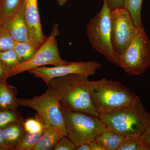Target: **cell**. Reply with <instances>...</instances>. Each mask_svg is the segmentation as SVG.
<instances>
[{"label": "cell", "mask_w": 150, "mask_h": 150, "mask_svg": "<svg viewBox=\"0 0 150 150\" xmlns=\"http://www.w3.org/2000/svg\"><path fill=\"white\" fill-rule=\"evenodd\" d=\"M25 16L28 27L29 40L39 48L47 37L43 34L38 6V0H24Z\"/></svg>", "instance_id": "cell-11"}, {"label": "cell", "mask_w": 150, "mask_h": 150, "mask_svg": "<svg viewBox=\"0 0 150 150\" xmlns=\"http://www.w3.org/2000/svg\"><path fill=\"white\" fill-rule=\"evenodd\" d=\"M0 150H6V149L5 148L0 147Z\"/></svg>", "instance_id": "cell-34"}, {"label": "cell", "mask_w": 150, "mask_h": 150, "mask_svg": "<svg viewBox=\"0 0 150 150\" xmlns=\"http://www.w3.org/2000/svg\"><path fill=\"white\" fill-rule=\"evenodd\" d=\"M18 121H24V120L17 110H0L1 128H4L11 123Z\"/></svg>", "instance_id": "cell-22"}, {"label": "cell", "mask_w": 150, "mask_h": 150, "mask_svg": "<svg viewBox=\"0 0 150 150\" xmlns=\"http://www.w3.org/2000/svg\"><path fill=\"white\" fill-rule=\"evenodd\" d=\"M125 137L119 132L106 128L98 135L96 142L101 145L105 150H118Z\"/></svg>", "instance_id": "cell-16"}, {"label": "cell", "mask_w": 150, "mask_h": 150, "mask_svg": "<svg viewBox=\"0 0 150 150\" xmlns=\"http://www.w3.org/2000/svg\"><path fill=\"white\" fill-rule=\"evenodd\" d=\"M69 1L70 0H57V1L59 3V5L63 6L65 4Z\"/></svg>", "instance_id": "cell-33"}, {"label": "cell", "mask_w": 150, "mask_h": 150, "mask_svg": "<svg viewBox=\"0 0 150 150\" xmlns=\"http://www.w3.org/2000/svg\"><path fill=\"white\" fill-rule=\"evenodd\" d=\"M47 85L57 92L66 108L99 117L92 100L88 77L79 74L69 75L54 78Z\"/></svg>", "instance_id": "cell-1"}, {"label": "cell", "mask_w": 150, "mask_h": 150, "mask_svg": "<svg viewBox=\"0 0 150 150\" xmlns=\"http://www.w3.org/2000/svg\"><path fill=\"white\" fill-rule=\"evenodd\" d=\"M8 78L7 69L0 62V82Z\"/></svg>", "instance_id": "cell-29"}, {"label": "cell", "mask_w": 150, "mask_h": 150, "mask_svg": "<svg viewBox=\"0 0 150 150\" xmlns=\"http://www.w3.org/2000/svg\"><path fill=\"white\" fill-rule=\"evenodd\" d=\"M0 147L5 148L6 150H11L6 143L2 129L0 127Z\"/></svg>", "instance_id": "cell-30"}, {"label": "cell", "mask_w": 150, "mask_h": 150, "mask_svg": "<svg viewBox=\"0 0 150 150\" xmlns=\"http://www.w3.org/2000/svg\"><path fill=\"white\" fill-rule=\"evenodd\" d=\"M59 33V26L56 23L53 26L50 36L47 37L46 41L31 58L8 70V78L46 65L57 66L67 64L69 62L63 60L59 54L56 40Z\"/></svg>", "instance_id": "cell-8"}, {"label": "cell", "mask_w": 150, "mask_h": 150, "mask_svg": "<svg viewBox=\"0 0 150 150\" xmlns=\"http://www.w3.org/2000/svg\"><path fill=\"white\" fill-rule=\"evenodd\" d=\"M112 46L119 56L130 45L137 31L129 11L123 7L110 11Z\"/></svg>", "instance_id": "cell-9"}, {"label": "cell", "mask_w": 150, "mask_h": 150, "mask_svg": "<svg viewBox=\"0 0 150 150\" xmlns=\"http://www.w3.org/2000/svg\"><path fill=\"white\" fill-rule=\"evenodd\" d=\"M89 145L90 150H105L104 148L96 142L88 143Z\"/></svg>", "instance_id": "cell-31"}, {"label": "cell", "mask_w": 150, "mask_h": 150, "mask_svg": "<svg viewBox=\"0 0 150 150\" xmlns=\"http://www.w3.org/2000/svg\"><path fill=\"white\" fill-rule=\"evenodd\" d=\"M141 138L150 150V123L141 135Z\"/></svg>", "instance_id": "cell-28"}, {"label": "cell", "mask_w": 150, "mask_h": 150, "mask_svg": "<svg viewBox=\"0 0 150 150\" xmlns=\"http://www.w3.org/2000/svg\"><path fill=\"white\" fill-rule=\"evenodd\" d=\"M43 131H44L37 133L26 132L24 137L15 150H33L42 137Z\"/></svg>", "instance_id": "cell-20"}, {"label": "cell", "mask_w": 150, "mask_h": 150, "mask_svg": "<svg viewBox=\"0 0 150 150\" xmlns=\"http://www.w3.org/2000/svg\"><path fill=\"white\" fill-rule=\"evenodd\" d=\"M101 67L97 61L69 62L67 64L53 67H40L28 72L40 78L47 84L54 78L71 74H79L88 78L93 75Z\"/></svg>", "instance_id": "cell-10"}, {"label": "cell", "mask_w": 150, "mask_h": 150, "mask_svg": "<svg viewBox=\"0 0 150 150\" xmlns=\"http://www.w3.org/2000/svg\"><path fill=\"white\" fill-rule=\"evenodd\" d=\"M4 20V16H3L1 9H0V29L2 27Z\"/></svg>", "instance_id": "cell-32"}, {"label": "cell", "mask_w": 150, "mask_h": 150, "mask_svg": "<svg viewBox=\"0 0 150 150\" xmlns=\"http://www.w3.org/2000/svg\"><path fill=\"white\" fill-rule=\"evenodd\" d=\"M2 28L10 34L15 42H25L29 40V30L25 16L23 2L16 13L4 19Z\"/></svg>", "instance_id": "cell-12"}, {"label": "cell", "mask_w": 150, "mask_h": 150, "mask_svg": "<svg viewBox=\"0 0 150 150\" xmlns=\"http://www.w3.org/2000/svg\"><path fill=\"white\" fill-rule=\"evenodd\" d=\"M15 41L6 30L0 29V51L13 49Z\"/></svg>", "instance_id": "cell-25"}, {"label": "cell", "mask_w": 150, "mask_h": 150, "mask_svg": "<svg viewBox=\"0 0 150 150\" xmlns=\"http://www.w3.org/2000/svg\"><path fill=\"white\" fill-rule=\"evenodd\" d=\"M76 146L67 136L62 137L52 148V150H76Z\"/></svg>", "instance_id": "cell-26"}, {"label": "cell", "mask_w": 150, "mask_h": 150, "mask_svg": "<svg viewBox=\"0 0 150 150\" xmlns=\"http://www.w3.org/2000/svg\"><path fill=\"white\" fill-rule=\"evenodd\" d=\"M24 0H0V9L4 18L9 17L16 13Z\"/></svg>", "instance_id": "cell-21"}, {"label": "cell", "mask_w": 150, "mask_h": 150, "mask_svg": "<svg viewBox=\"0 0 150 150\" xmlns=\"http://www.w3.org/2000/svg\"><path fill=\"white\" fill-rule=\"evenodd\" d=\"M111 10L114 8L123 7L124 0H105Z\"/></svg>", "instance_id": "cell-27"}, {"label": "cell", "mask_w": 150, "mask_h": 150, "mask_svg": "<svg viewBox=\"0 0 150 150\" xmlns=\"http://www.w3.org/2000/svg\"><path fill=\"white\" fill-rule=\"evenodd\" d=\"M0 62L5 66L8 70L21 63L13 48L0 51Z\"/></svg>", "instance_id": "cell-23"}, {"label": "cell", "mask_w": 150, "mask_h": 150, "mask_svg": "<svg viewBox=\"0 0 150 150\" xmlns=\"http://www.w3.org/2000/svg\"><path fill=\"white\" fill-rule=\"evenodd\" d=\"M143 0H124L123 7L129 11L131 19L137 28L143 27L142 8Z\"/></svg>", "instance_id": "cell-17"}, {"label": "cell", "mask_w": 150, "mask_h": 150, "mask_svg": "<svg viewBox=\"0 0 150 150\" xmlns=\"http://www.w3.org/2000/svg\"><path fill=\"white\" fill-rule=\"evenodd\" d=\"M110 11L103 0L102 9L87 23L86 32L93 48L109 62L121 67L119 56L113 48L111 40Z\"/></svg>", "instance_id": "cell-4"}, {"label": "cell", "mask_w": 150, "mask_h": 150, "mask_svg": "<svg viewBox=\"0 0 150 150\" xmlns=\"http://www.w3.org/2000/svg\"><path fill=\"white\" fill-rule=\"evenodd\" d=\"M48 86L46 92L40 96L30 99L18 98L19 105L35 110L37 112L35 115L44 125L57 128L67 136L63 104L57 92L51 87Z\"/></svg>", "instance_id": "cell-5"}, {"label": "cell", "mask_w": 150, "mask_h": 150, "mask_svg": "<svg viewBox=\"0 0 150 150\" xmlns=\"http://www.w3.org/2000/svg\"><path fill=\"white\" fill-rule=\"evenodd\" d=\"M16 88L8 84L7 79L0 82V110H17L19 106Z\"/></svg>", "instance_id": "cell-13"}, {"label": "cell", "mask_w": 150, "mask_h": 150, "mask_svg": "<svg viewBox=\"0 0 150 150\" xmlns=\"http://www.w3.org/2000/svg\"><path fill=\"white\" fill-rule=\"evenodd\" d=\"M90 87L93 103L99 114L130 104L139 97L123 84L105 78L90 81Z\"/></svg>", "instance_id": "cell-3"}, {"label": "cell", "mask_w": 150, "mask_h": 150, "mask_svg": "<svg viewBox=\"0 0 150 150\" xmlns=\"http://www.w3.org/2000/svg\"><path fill=\"white\" fill-rule=\"evenodd\" d=\"M23 122H14L2 128L6 143L11 150H15L26 133Z\"/></svg>", "instance_id": "cell-14"}, {"label": "cell", "mask_w": 150, "mask_h": 150, "mask_svg": "<svg viewBox=\"0 0 150 150\" xmlns=\"http://www.w3.org/2000/svg\"><path fill=\"white\" fill-rule=\"evenodd\" d=\"M13 49L22 63L31 58L38 48L29 40L25 42H15Z\"/></svg>", "instance_id": "cell-18"}, {"label": "cell", "mask_w": 150, "mask_h": 150, "mask_svg": "<svg viewBox=\"0 0 150 150\" xmlns=\"http://www.w3.org/2000/svg\"><path fill=\"white\" fill-rule=\"evenodd\" d=\"M63 108L67 137L76 146L96 142L98 135L106 128L99 117Z\"/></svg>", "instance_id": "cell-6"}, {"label": "cell", "mask_w": 150, "mask_h": 150, "mask_svg": "<svg viewBox=\"0 0 150 150\" xmlns=\"http://www.w3.org/2000/svg\"><path fill=\"white\" fill-rule=\"evenodd\" d=\"M106 128L125 136H141L150 123V113L138 97L134 102L99 114Z\"/></svg>", "instance_id": "cell-2"}, {"label": "cell", "mask_w": 150, "mask_h": 150, "mask_svg": "<svg viewBox=\"0 0 150 150\" xmlns=\"http://www.w3.org/2000/svg\"><path fill=\"white\" fill-rule=\"evenodd\" d=\"M118 56L121 68L130 76L142 75L149 68L150 39L144 26L137 28L130 45Z\"/></svg>", "instance_id": "cell-7"}, {"label": "cell", "mask_w": 150, "mask_h": 150, "mask_svg": "<svg viewBox=\"0 0 150 150\" xmlns=\"http://www.w3.org/2000/svg\"><path fill=\"white\" fill-rule=\"evenodd\" d=\"M118 150H150L141 136H126L121 141Z\"/></svg>", "instance_id": "cell-19"}, {"label": "cell", "mask_w": 150, "mask_h": 150, "mask_svg": "<svg viewBox=\"0 0 150 150\" xmlns=\"http://www.w3.org/2000/svg\"><path fill=\"white\" fill-rule=\"evenodd\" d=\"M23 126L27 133H37L44 131V124L36 115L35 118H29L24 121Z\"/></svg>", "instance_id": "cell-24"}, {"label": "cell", "mask_w": 150, "mask_h": 150, "mask_svg": "<svg viewBox=\"0 0 150 150\" xmlns=\"http://www.w3.org/2000/svg\"><path fill=\"white\" fill-rule=\"evenodd\" d=\"M64 136H66L59 129L44 125L43 135L33 150H51Z\"/></svg>", "instance_id": "cell-15"}]
</instances>
